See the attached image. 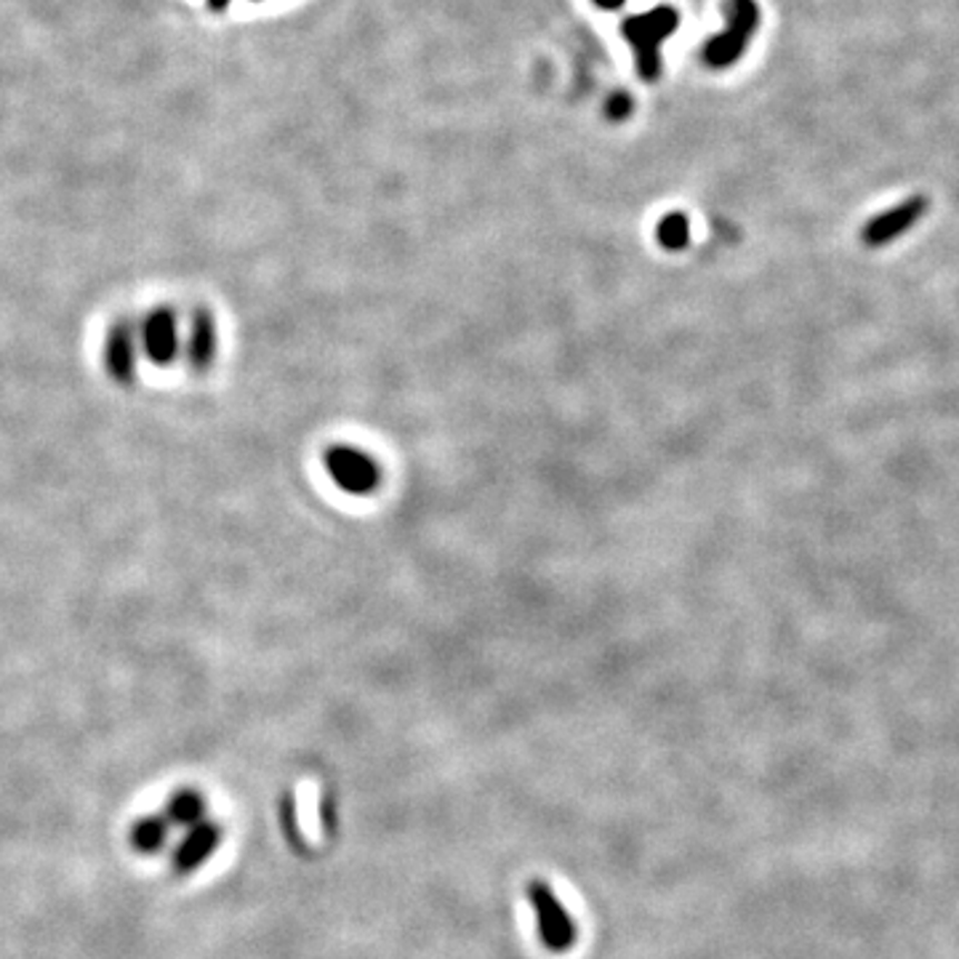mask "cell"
<instances>
[{"label": "cell", "mask_w": 959, "mask_h": 959, "mask_svg": "<svg viewBox=\"0 0 959 959\" xmlns=\"http://www.w3.org/2000/svg\"><path fill=\"white\" fill-rule=\"evenodd\" d=\"M325 469L331 480L350 496H369L382 482V469L373 456L360 451L358 446H333L325 453Z\"/></svg>", "instance_id": "6da1fadb"}, {"label": "cell", "mask_w": 959, "mask_h": 959, "mask_svg": "<svg viewBox=\"0 0 959 959\" xmlns=\"http://www.w3.org/2000/svg\"><path fill=\"white\" fill-rule=\"evenodd\" d=\"M725 17H727V30L723 36H717L706 46L704 57L712 67H727L731 62L744 53L746 43H750L754 27H757V6L752 0H725Z\"/></svg>", "instance_id": "7a4b0ae2"}, {"label": "cell", "mask_w": 959, "mask_h": 959, "mask_svg": "<svg viewBox=\"0 0 959 959\" xmlns=\"http://www.w3.org/2000/svg\"><path fill=\"white\" fill-rule=\"evenodd\" d=\"M677 27V17L669 9L653 11L648 17H635L624 25V36L635 43L639 57V70L645 78L658 72V43Z\"/></svg>", "instance_id": "3957f363"}, {"label": "cell", "mask_w": 959, "mask_h": 959, "mask_svg": "<svg viewBox=\"0 0 959 959\" xmlns=\"http://www.w3.org/2000/svg\"><path fill=\"white\" fill-rule=\"evenodd\" d=\"M530 907L539 911V933L541 941L547 943L552 951H566L574 943V924H570L566 909L560 907V901L549 893V888H544L541 882L528 888Z\"/></svg>", "instance_id": "277c9868"}, {"label": "cell", "mask_w": 959, "mask_h": 959, "mask_svg": "<svg viewBox=\"0 0 959 959\" xmlns=\"http://www.w3.org/2000/svg\"><path fill=\"white\" fill-rule=\"evenodd\" d=\"M222 840V829L216 824H195L193 832L187 834V840L182 842L179 850L174 855V867L179 874H189L200 867L203 861L214 853L216 845Z\"/></svg>", "instance_id": "5b68a950"}, {"label": "cell", "mask_w": 959, "mask_h": 959, "mask_svg": "<svg viewBox=\"0 0 959 959\" xmlns=\"http://www.w3.org/2000/svg\"><path fill=\"white\" fill-rule=\"evenodd\" d=\"M166 836H168V821L160 819V815H147V819H139L134 824L131 845L139 850V853L153 855L166 845Z\"/></svg>", "instance_id": "8992f818"}, {"label": "cell", "mask_w": 959, "mask_h": 959, "mask_svg": "<svg viewBox=\"0 0 959 959\" xmlns=\"http://www.w3.org/2000/svg\"><path fill=\"white\" fill-rule=\"evenodd\" d=\"M203 811H206V805H203V797L195 792V789H182V792H176L172 802H168V821H174V824L179 826H195L200 824Z\"/></svg>", "instance_id": "52a82bcc"}, {"label": "cell", "mask_w": 959, "mask_h": 959, "mask_svg": "<svg viewBox=\"0 0 959 959\" xmlns=\"http://www.w3.org/2000/svg\"><path fill=\"white\" fill-rule=\"evenodd\" d=\"M920 211L922 200H911L903 208L890 211L888 216H882L880 222H874L872 227H869V241H885V237L901 233L903 227H909V224L920 216Z\"/></svg>", "instance_id": "ba28073f"}, {"label": "cell", "mask_w": 959, "mask_h": 959, "mask_svg": "<svg viewBox=\"0 0 959 959\" xmlns=\"http://www.w3.org/2000/svg\"><path fill=\"white\" fill-rule=\"evenodd\" d=\"M656 233H658V243H662L664 248L677 251L688 246V219H685L683 214L666 216V219L658 224Z\"/></svg>", "instance_id": "9c48e42d"}, {"label": "cell", "mask_w": 959, "mask_h": 959, "mask_svg": "<svg viewBox=\"0 0 959 959\" xmlns=\"http://www.w3.org/2000/svg\"><path fill=\"white\" fill-rule=\"evenodd\" d=\"M627 112H629V101L627 99L622 97V99L610 101V115H614V118H616V115H618V118H622V115H627Z\"/></svg>", "instance_id": "30bf717a"}, {"label": "cell", "mask_w": 959, "mask_h": 959, "mask_svg": "<svg viewBox=\"0 0 959 959\" xmlns=\"http://www.w3.org/2000/svg\"><path fill=\"white\" fill-rule=\"evenodd\" d=\"M597 3H600L603 9H618V6H622L624 0H597Z\"/></svg>", "instance_id": "8fae6325"}]
</instances>
